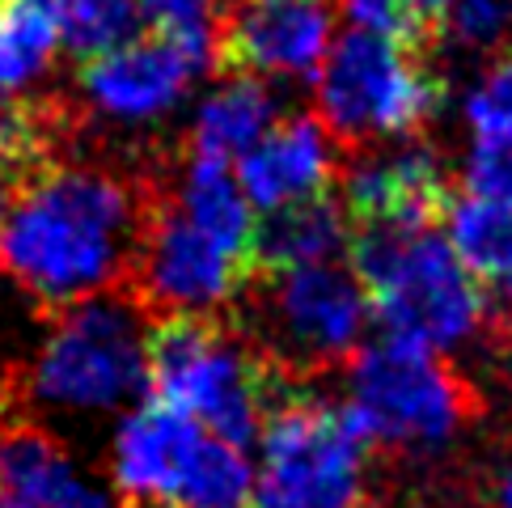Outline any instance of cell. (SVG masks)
<instances>
[{
    "mask_svg": "<svg viewBox=\"0 0 512 508\" xmlns=\"http://www.w3.org/2000/svg\"><path fill=\"white\" fill-rule=\"evenodd\" d=\"M335 13V0H216L212 72L225 81L314 77Z\"/></svg>",
    "mask_w": 512,
    "mask_h": 508,
    "instance_id": "cell-10",
    "label": "cell"
},
{
    "mask_svg": "<svg viewBox=\"0 0 512 508\" xmlns=\"http://www.w3.org/2000/svg\"><path fill=\"white\" fill-rule=\"evenodd\" d=\"M161 508H254V475L246 453L204 432Z\"/></svg>",
    "mask_w": 512,
    "mask_h": 508,
    "instance_id": "cell-19",
    "label": "cell"
},
{
    "mask_svg": "<svg viewBox=\"0 0 512 508\" xmlns=\"http://www.w3.org/2000/svg\"><path fill=\"white\" fill-rule=\"evenodd\" d=\"M466 119L479 144H512V51L491 60L483 81L470 89Z\"/></svg>",
    "mask_w": 512,
    "mask_h": 508,
    "instance_id": "cell-23",
    "label": "cell"
},
{
    "mask_svg": "<svg viewBox=\"0 0 512 508\" xmlns=\"http://www.w3.org/2000/svg\"><path fill=\"white\" fill-rule=\"evenodd\" d=\"M474 496L479 508H512V432L474 466Z\"/></svg>",
    "mask_w": 512,
    "mask_h": 508,
    "instance_id": "cell-26",
    "label": "cell"
},
{
    "mask_svg": "<svg viewBox=\"0 0 512 508\" xmlns=\"http://www.w3.org/2000/svg\"><path fill=\"white\" fill-rule=\"evenodd\" d=\"M47 326L39 356L22 369L26 394L56 407L111 411L149 386L136 314L119 297H94Z\"/></svg>",
    "mask_w": 512,
    "mask_h": 508,
    "instance_id": "cell-8",
    "label": "cell"
},
{
    "mask_svg": "<svg viewBox=\"0 0 512 508\" xmlns=\"http://www.w3.org/2000/svg\"><path fill=\"white\" fill-rule=\"evenodd\" d=\"M369 310L386 339L441 352L483 326V293L441 233H424L369 293Z\"/></svg>",
    "mask_w": 512,
    "mask_h": 508,
    "instance_id": "cell-9",
    "label": "cell"
},
{
    "mask_svg": "<svg viewBox=\"0 0 512 508\" xmlns=\"http://www.w3.org/2000/svg\"><path fill=\"white\" fill-rule=\"evenodd\" d=\"M204 68H212L208 51L170 34L140 30L132 43L77 64V98L89 106V115L102 111L127 123H153L187 98Z\"/></svg>",
    "mask_w": 512,
    "mask_h": 508,
    "instance_id": "cell-11",
    "label": "cell"
},
{
    "mask_svg": "<svg viewBox=\"0 0 512 508\" xmlns=\"http://www.w3.org/2000/svg\"><path fill=\"white\" fill-rule=\"evenodd\" d=\"M415 9L424 13V22L441 34L445 30V17H449V9H453V0H415Z\"/></svg>",
    "mask_w": 512,
    "mask_h": 508,
    "instance_id": "cell-27",
    "label": "cell"
},
{
    "mask_svg": "<svg viewBox=\"0 0 512 508\" xmlns=\"http://www.w3.org/2000/svg\"><path fill=\"white\" fill-rule=\"evenodd\" d=\"M449 246L483 293V318L512 314V208L457 195L449 208Z\"/></svg>",
    "mask_w": 512,
    "mask_h": 508,
    "instance_id": "cell-17",
    "label": "cell"
},
{
    "mask_svg": "<svg viewBox=\"0 0 512 508\" xmlns=\"http://www.w3.org/2000/svg\"><path fill=\"white\" fill-rule=\"evenodd\" d=\"M0 5H5V0H0ZM13 5H30V9L47 13L56 26H64V17H68V9H72V0H13Z\"/></svg>",
    "mask_w": 512,
    "mask_h": 508,
    "instance_id": "cell-28",
    "label": "cell"
},
{
    "mask_svg": "<svg viewBox=\"0 0 512 508\" xmlns=\"http://www.w3.org/2000/svg\"><path fill=\"white\" fill-rule=\"evenodd\" d=\"M369 297L347 267L254 271L237 293L229 322L292 386L347 369L364 352Z\"/></svg>",
    "mask_w": 512,
    "mask_h": 508,
    "instance_id": "cell-4",
    "label": "cell"
},
{
    "mask_svg": "<svg viewBox=\"0 0 512 508\" xmlns=\"http://www.w3.org/2000/svg\"><path fill=\"white\" fill-rule=\"evenodd\" d=\"M462 187L474 199L512 208V144H474L462 170Z\"/></svg>",
    "mask_w": 512,
    "mask_h": 508,
    "instance_id": "cell-24",
    "label": "cell"
},
{
    "mask_svg": "<svg viewBox=\"0 0 512 508\" xmlns=\"http://www.w3.org/2000/svg\"><path fill=\"white\" fill-rule=\"evenodd\" d=\"M441 39H453L466 51L504 56L512 51V5L504 0H453Z\"/></svg>",
    "mask_w": 512,
    "mask_h": 508,
    "instance_id": "cell-22",
    "label": "cell"
},
{
    "mask_svg": "<svg viewBox=\"0 0 512 508\" xmlns=\"http://www.w3.org/2000/svg\"><path fill=\"white\" fill-rule=\"evenodd\" d=\"M144 381L149 398L204 420L212 437L242 453L263 437L267 411L292 390L229 318L157 322L144 339Z\"/></svg>",
    "mask_w": 512,
    "mask_h": 508,
    "instance_id": "cell-3",
    "label": "cell"
},
{
    "mask_svg": "<svg viewBox=\"0 0 512 508\" xmlns=\"http://www.w3.org/2000/svg\"><path fill=\"white\" fill-rule=\"evenodd\" d=\"M318 123L343 161L377 140H419L445 111V77L428 51L398 47L369 30H343L318 68Z\"/></svg>",
    "mask_w": 512,
    "mask_h": 508,
    "instance_id": "cell-5",
    "label": "cell"
},
{
    "mask_svg": "<svg viewBox=\"0 0 512 508\" xmlns=\"http://www.w3.org/2000/svg\"><path fill=\"white\" fill-rule=\"evenodd\" d=\"M60 26L30 5H0V98L22 94L56 60Z\"/></svg>",
    "mask_w": 512,
    "mask_h": 508,
    "instance_id": "cell-20",
    "label": "cell"
},
{
    "mask_svg": "<svg viewBox=\"0 0 512 508\" xmlns=\"http://www.w3.org/2000/svg\"><path fill=\"white\" fill-rule=\"evenodd\" d=\"M0 492L30 508H115L56 432L22 415L0 424Z\"/></svg>",
    "mask_w": 512,
    "mask_h": 508,
    "instance_id": "cell-14",
    "label": "cell"
},
{
    "mask_svg": "<svg viewBox=\"0 0 512 508\" xmlns=\"http://www.w3.org/2000/svg\"><path fill=\"white\" fill-rule=\"evenodd\" d=\"M339 5H343V17L352 22V30L381 34V39H390L398 47L428 51V56L441 51V34L424 22L415 0H339Z\"/></svg>",
    "mask_w": 512,
    "mask_h": 508,
    "instance_id": "cell-21",
    "label": "cell"
},
{
    "mask_svg": "<svg viewBox=\"0 0 512 508\" xmlns=\"http://www.w3.org/2000/svg\"><path fill=\"white\" fill-rule=\"evenodd\" d=\"M339 254H347V216L339 204V191H322L267 208L263 221H254L250 276L254 271L322 267L335 263Z\"/></svg>",
    "mask_w": 512,
    "mask_h": 508,
    "instance_id": "cell-15",
    "label": "cell"
},
{
    "mask_svg": "<svg viewBox=\"0 0 512 508\" xmlns=\"http://www.w3.org/2000/svg\"><path fill=\"white\" fill-rule=\"evenodd\" d=\"M276 123V102H271L263 81H225L216 94L195 111L191 132H182V149L208 157H246L254 144Z\"/></svg>",
    "mask_w": 512,
    "mask_h": 508,
    "instance_id": "cell-18",
    "label": "cell"
},
{
    "mask_svg": "<svg viewBox=\"0 0 512 508\" xmlns=\"http://www.w3.org/2000/svg\"><path fill=\"white\" fill-rule=\"evenodd\" d=\"M356 428L386 470H453V445L487 415L491 394L457 360L419 343L381 339L347 365Z\"/></svg>",
    "mask_w": 512,
    "mask_h": 508,
    "instance_id": "cell-2",
    "label": "cell"
},
{
    "mask_svg": "<svg viewBox=\"0 0 512 508\" xmlns=\"http://www.w3.org/2000/svg\"><path fill=\"white\" fill-rule=\"evenodd\" d=\"M339 174L343 157L318 115H284L242 157V191L259 208H280L292 199L335 191Z\"/></svg>",
    "mask_w": 512,
    "mask_h": 508,
    "instance_id": "cell-13",
    "label": "cell"
},
{
    "mask_svg": "<svg viewBox=\"0 0 512 508\" xmlns=\"http://www.w3.org/2000/svg\"><path fill=\"white\" fill-rule=\"evenodd\" d=\"M174 191L182 199V208L195 221V229L208 242L221 246L229 259L250 267V246H254V212L250 199L237 183V174L229 170L225 157L191 153L178 140L174 157Z\"/></svg>",
    "mask_w": 512,
    "mask_h": 508,
    "instance_id": "cell-16",
    "label": "cell"
},
{
    "mask_svg": "<svg viewBox=\"0 0 512 508\" xmlns=\"http://www.w3.org/2000/svg\"><path fill=\"white\" fill-rule=\"evenodd\" d=\"M369 441L352 411L292 386L263 424V475L254 508H369Z\"/></svg>",
    "mask_w": 512,
    "mask_h": 508,
    "instance_id": "cell-6",
    "label": "cell"
},
{
    "mask_svg": "<svg viewBox=\"0 0 512 508\" xmlns=\"http://www.w3.org/2000/svg\"><path fill=\"white\" fill-rule=\"evenodd\" d=\"M483 369H487V386L496 390L508 411H512V314L483 318Z\"/></svg>",
    "mask_w": 512,
    "mask_h": 508,
    "instance_id": "cell-25",
    "label": "cell"
},
{
    "mask_svg": "<svg viewBox=\"0 0 512 508\" xmlns=\"http://www.w3.org/2000/svg\"><path fill=\"white\" fill-rule=\"evenodd\" d=\"M174 157H178V140H174ZM246 280L250 267L229 259L221 246L195 229L174 191V166H170L115 297L132 314L149 318L153 326L170 318H229Z\"/></svg>",
    "mask_w": 512,
    "mask_h": 508,
    "instance_id": "cell-7",
    "label": "cell"
},
{
    "mask_svg": "<svg viewBox=\"0 0 512 508\" xmlns=\"http://www.w3.org/2000/svg\"><path fill=\"white\" fill-rule=\"evenodd\" d=\"M204 437L195 415L149 398L123 420L115 437V483L123 508H161Z\"/></svg>",
    "mask_w": 512,
    "mask_h": 508,
    "instance_id": "cell-12",
    "label": "cell"
},
{
    "mask_svg": "<svg viewBox=\"0 0 512 508\" xmlns=\"http://www.w3.org/2000/svg\"><path fill=\"white\" fill-rule=\"evenodd\" d=\"M170 166L174 144L132 153H94L85 144L30 178L0 238V271L43 322L115 297Z\"/></svg>",
    "mask_w": 512,
    "mask_h": 508,
    "instance_id": "cell-1",
    "label": "cell"
}]
</instances>
